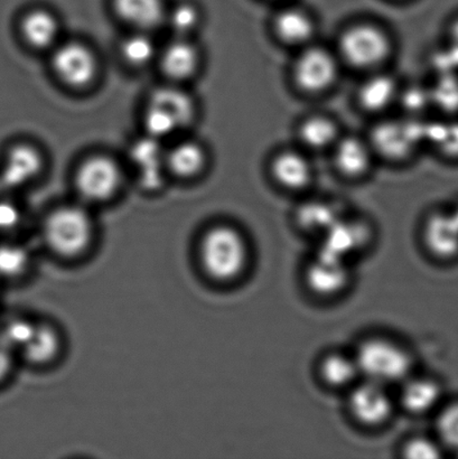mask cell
Instances as JSON below:
<instances>
[{
    "label": "cell",
    "instance_id": "obj_9",
    "mask_svg": "<svg viewBox=\"0 0 458 459\" xmlns=\"http://www.w3.org/2000/svg\"><path fill=\"white\" fill-rule=\"evenodd\" d=\"M52 66L58 79L67 87L83 89L96 79L98 62L87 45L66 42L54 48Z\"/></svg>",
    "mask_w": 458,
    "mask_h": 459
},
{
    "label": "cell",
    "instance_id": "obj_23",
    "mask_svg": "<svg viewBox=\"0 0 458 459\" xmlns=\"http://www.w3.org/2000/svg\"><path fill=\"white\" fill-rule=\"evenodd\" d=\"M441 399V388L428 377H407L402 382L399 402L412 415H424L433 411Z\"/></svg>",
    "mask_w": 458,
    "mask_h": 459
},
{
    "label": "cell",
    "instance_id": "obj_21",
    "mask_svg": "<svg viewBox=\"0 0 458 459\" xmlns=\"http://www.w3.org/2000/svg\"><path fill=\"white\" fill-rule=\"evenodd\" d=\"M117 15L136 30L150 31L164 24L163 0H112Z\"/></svg>",
    "mask_w": 458,
    "mask_h": 459
},
{
    "label": "cell",
    "instance_id": "obj_7",
    "mask_svg": "<svg viewBox=\"0 0 458 459\" xmlns=\"http://www.w3.org/2000/svg\"><path fill=\"white\" fill-rule=\"evenodd\" d=\"M123 174L110 157L96 155L82 161L75 173L76 191L93 204L110 200L119 191Z\"/></svg>",
    "mask_w": 458,
    "mask_h": 459
},
{
    "label": "cell",
    "instance_id": "obj_29",
    "mask_svg": "<svg viewBox=\"0 0 458 459\" xmlns=\"http://www.w3.org/2000/svg\"><path fill=\"white\" fill-rule=\"evenodd\" d=\"M120 53L127 65L136 67L150 65L159 54L154 40L143 30L127 36L121 43Z\"/></svg>",
    "mask_w": 458,
    "mask_h": 459
},
{
    "label": "cell",
    "instance_id": "obj_13",
    "mask_svg": "<svg viewBox=\"0 0 458 459\" xmlns=\"http://www.w3.org/2000/svg\"><path fill=\"white\" fill-rule=\"evenodd\" d=\"M331 152L335 169L352 181L366 178L374 166L376 154L369 139L342 134Z\"/></svg>",
    "mask_w": 458,
    "mask_h": 459
},
{
    "label": "cell",
    "instance_id": "obj_19",
    "mask_svg": "<svg viewBox=\"0 0 458 459\" xmlns=\"http://www.w3.org/2000/svg\"><path fill=\"white\" fill-rule=\"evenodd\" d=\"M424 242L438 258L448 259L458 254V223L454 215L434 213L426 220Z\"/></svg>",
    "mask_w": 458,
    "mask_h": 459
},
{
    "label": "cell",
    "instance_id": "obj_41",
    "mask_svg": "<svg viewBox=\"0 0 458 459\" xmlns=\"http://www.w3.org/2000/svg\"><path fill=\"white\" fill-rule=\"evenodd\" d=\"M2 191H3V190H2V187H0V192H2Z\"/></svg>",
    "mask_w": 458,
    "mask_h": 459
},
{
    "label": "cell",
    "instance_id": "obj_32",
    "mask_svg": "<svg viewBox=\"0 0 458 459\" xmlns=\"http://www.w3.org/2000/svg\"><path fill=\"white\" fill-rule=\"evenodd\" d=\"M426 141L433 143L443 155L458 159V123L426 125Z\"/></svg>",
    "mask_w": 458,
    "mask_h": 459
},
{
    "label": "cell",
    "instance_id": "obj_30",
    "mask_svg": "<svg viewBox=\"0 0 458 459\" xmlns=\"http://www.w3.org/2000/svg\"><path fill=\"white\" fill-rule=\"evenodd\" d=\"M200 22V12L194 4L182 3L166 12L164 24L169 25L175 38L190 39Z\"/></svg>",
    "mask_w": 458,
    "mask_h": 459
},
{
    "label": "cell",
    "instance_id": "obj_39",
    "mask_svg": "<svg viewBox=\"0 0 458 459\" xmlns=\"http://www.w3.org/2000/svg\"><path fill=\"white\" fill-rule=\"evenodd\" d=\"M448 38H450L448 44H450L452 48H454L458 52V17L452 22L450 36H448Z\"/></svg>",
    "mask_w": 458,
    "mask_h": 459
},
{
    "label": "cell",
    "instance_id": "obj_33",
    "mask_svg": "<svg viewBox=\"0 0 458 459\" xmlns=\"http://www.w3.org/2000/svg\"><path fill=\"white\" fill-rule=\"evenodd\" d=\"M27 254L22 247L13 245L0 246V276H16L27 265Z\"/></svg>",
    "mask_w": 458,
    "mask_h": 459
},
{
    "label": "cell",
    "instance_id": "obj_27",
    "mask_svg": "<svg viewBox=\"0 0 458 459\" xmlns=\"http://www.w3.org/2000/svg\"><path fill=\"white\" fill-rule=\"evenodd\" d=\"M343 215L333 202L322 199L304 202L298 209L296 220L300 229L309 233L324 234Z\"/></svg>",
    "mask_w": 458,
    "mask_h": 459
},
{
    "label": "cell",
    "instance_id": "obj_11",
    "mask_svg": "<svg viewBox=\"0 0 458 459\" xmlns=\"http://www.w3.org/2000/svg\"><path fill=\"white\" fill-rule=\"evenodd\" d=\"M129 157L143 190L156 191L163 186L169 170L160 141L145 134L130 147Z\"/></svg>",
    "mask_w": 458,
    "mask_h": 459
},
{
    "label": "cell",
    "instance_id": "obj_3",
    "mask_svg": "<svg viewBox=\"0 0 458 459\" xmlns=\"http://www.w3.org/2000/svg\"><path fill=\"white\" fill-rule=\"evenodd\" d=\"M354 357L362 379L387 386L402 384L414 368V359L410 351L387 337H370L362 341Z\"/></svg>",
    "mask_w": 458,
    "mask_h": 459
},
{
    "label": "cell",
    "instance_id": "obj_6",
    "mask_svg": "<svg viewBox=\"0 0 458 459\" xmlns=\"http://www.w3.org/2000/svg\"><path fill=\"white\" fill-rule=\"evenodd\" d=\"M367 139L376 156L393 161L405 160L426 141V125L415 120H383L372 129Z\"/></svg>",
    "mask_w": 458,
    "mask_h": 459
},
{
    "label": "cell",
    "instance_id": "obj_12",
    "mask_svg": "<svg viewBox=\"0 0 458 459\" xmlns=\"http://www.w3.org/2000/svg\"><path fill=\"white\" fill-rule=\"evenodd\" d=\"M322 238L321 252L349 261L350 256L359 254L370 245L374 234L370 224L366 221L342 217Z\"/></svg>",
    "mask_w": 458,
    "mask_h": 459
},
{
    "label": "cell",
    "instance_id": "obj_14",
    "mask_svg": "<svg viewBox=\"0 0 458 459\" xmlns=\"http://www.w3.org/2000/svg\"><path fill=\"white\" fill-rule=\"evenodd\" d=\"M269 174L278 186L289 192H302L312 186L314 169L303 151L282 150L272 156Z\"/></svg>",
    "mask_w": 458,
    "mask_h": 459
},
{
    "label": "cell",
    "instance_id": "obj_26",
    "mask_svg": "<svg viewBox=\"0 0 458 459\" xmlns=\"http://www.w3.org/2000/svg\"><path fill=\"white\" fill-rule=\"evenodd\" d=\"M169 173L181 178L197 177L206 166L204 148L193 141H183L166 151Z\"/></svg>",
    "mask_w": 458,
    "mask_h": 459
},
{
    "label": "cell",
    "instance_id": "obj_8",
    "mask_svg": "<svg viewBox=\"0 0 458 459\" xmlns=\"http://www.w3.org/2000/svg\"><path fill=\"white\" fill-rule=\"evenodd\" d=\"M349 409L361 425L379 427L390 420L394 411V400L387 385L362 379L351 388Z\"/></svg>",
    "mask_w": 458,
    "mask_h": 459
},
{
    "label": "cell",
    "instance_id": "obj_34",
    "mask_svg": "<svg viewBox=\"0 0 458 459\" xmlns=\"http://www.w3.org/2000/svg\"><path fill=\"white\" fill-rule=\"evenodd\" d=\"M437 431L443 444L458 449V403L444 409L438 417Z\"/></svg>",
    "mask_w": 458,
    "mask_h": 459
},
{
    "label": "cell",
    "instance_id": "obj_20",
    "mask_svg": "<svg viewBox=\"0 0 458 459\" xmlns=\"http://www.w3.org/2000/svg\"><path fill=\"white\" fill-rule=\"evenodd\" d=\"M148 106L168 116L179 130L192 124L195 117V105L192 98L177 85H165L154 90L147 102Z\"/></svg>",
    "mask_w": 458,
    "mask_h": 459
},
{
    "label": "cell",
    "instance_id": "obj_36",
    "mask_svg": "<svg viewBox=\"0 0 458 459\" xmlns=\"http://www.w3.org/2000/svg\"><path fill=\"white\" fill-rule=\"evenodd\" d=\"M402 456L411 459H432L441 456L437 444L425 437H414L403 445Z\"/></svg>",
    "mask_w": 458,
    "mask_h": 459
},
{
    "label": "cell",
    "instance_id": "obj_24",
    "mask_svg": "<svg viewBox=\"0 0 458 459\" xmlns=\"http://www.w3.org/2000/svg\"><path fill=\"white\" fill-rule=\"evenodd\" d=\"M21 31L30 48H54L60 35V25L52 13L45 9H34L22 18Z\"/></svg>",
    "mask_w": 458,
    "mask_h": 459
},
{
    "label": "cell",
    "instance_id": "obj_16",
    "mask_svg": "<svg viewBox=\"0 0 458 459\" xmlns=\"http://www.w3.org/2000/svg\"><path fill=\"white\" fill-rule=\"evenodd\" d=\"M43 168V159L35 147L20 143L9 151L0 170L2 190H15L34 181Z\"/></svg>",
    "mask_w": 458,
    "mask_h": 459
},
{
    "label": "cell",
    "instance_id": "obj_15",
    "mask_svg": "<svg viewBox=\"0 0 458 459\" xmlns=\"http://www.w3.org/2000/svg\"><path fill=\"white\" fill-rule=\"evenodd\" d=\"M272 30L281 44L300 49L315 42L317 24L307 9L286 6L272 17Z\"/></svg>",
    "mask_w": 458,
    "mask_h": 459
},
{
    "label": "cell",
    "instance_id": "obj_5",
    "mask_svg": "<svg viewBox=\"0 0 458 459\" xmlns=\"http://www.w3.org/2000/svg\"><path fill=\"white\" fill-rule=\"evenodd\" d=\"M341 66L335 51L314 42L298 49L291 65V80L298 91L309 96L326 93L338 83Z\"/></svg>",
    "mask_w": 458,
    "mask_h": 459
},
{
    "label": "cell",
    "instance_id": "obj_40",
    "mask_svg": "<svg viewBox=\"0 0 458 459\" xmlns=\"http://www.w3.org/2000/svg\"><path fill=\"white\" fill-rule=\"evenodd\" d=\"M452 214L454 215V218H455V220H456V221L458 223V209L455 211L454 213H452Z\"/></svg>",
    "mask_w": 458,
    "mask_h": 459
},
{
    "label": "cell",
    "instance_id": "obj_10",
    "mask_svg": "<svg viewBox=\"0 0 458 459\" xmlns=\"http://www.w3.org/2000/svg\"><path fill=\"white\" fill-rule=\"evenodd\" d=\"M305 279L314 294L330 299L347 290L351 272L348 261L318 251L307 264Z\"/></svg>",
    "mask_w": 458,
    "mask_h": 459
},
{
    "label": "cell",
    "instance_id": "obj_1",
    "mask_svg": "<svg viewBox=\"0 0 458 459\" xmlns=\"http://www.w3.org/2000/svg\"><path fill=\"white\" fill-rule=\"evenodd\" d=\"M200 261L210 278L219 282L236 281L249 264L248 241L230 224L210 228L201 238Z\"/></svg>",
    "mask_w": 458,
    "mask_h": 459
},
{
    "label": "cell",
    "instance_id": "obj_31",
    "mask_svg": "<svg viewBox=\"0 0 458 459\" xmlns=\"http://www.w3.org/2000/svg\"><path fill=\"white\" fill-rule=\"evenodd\" d=\"M430 105L436 106L446 114L458 111V75L457 74H439L436 83L429 89Z\"/></svg>",
    "mask_w": 458,
    "mask_h": 459
},
{
    "label": "cell",
    "instance_id": "obj_18",
    "mask_svg": "<svg viewBox=\"0 0 458 459\" xmlns=\"http://www.w3.org/2000/svg\"><path fill=\"white\" fill-rule=\"evenodd\" d=\"M161 70L174 82L191 79L199 69L200 53L188 39L175 38L160 56Z\"/></svg>",
    "mask_w": 458,
    "mask_h": 459
},
{
    "label": "cell",
    "instance_id": "obj_35",
    "mask_svg": "<svg viewBox=\"0 0 458 459\" xmlns=\"http://www.w3.org/2000/svg\"><path fill=\"white\" fill-rule=\"evenodd\" d=\"M35 325L36 324L25 321V319H13L4 327L3 336L0 339L12 350H22L33 334Z\"/></svg>",
    "mask_w": 458,
    "mask_h": 459
},
{
    "label": "cell",
    "instance_id": "obj_38",
    "mask_svg": "<svg viewBox=\"0 0 458 459\" xmlns=\"http://www.w3.org/2000/svg\"><path fill=\"white\" fill-rule=\"evenodd\" d=\"M13 368V350L0 339V382L6 379Z\"/></svg>",
    "mask_w": 458,
    "mask_h": 459
},
{
    "label": "cell",
    "instance_id": "obj_28",
    "mask_svg": "<svg viewBox=\"0 0 458 459\" xmlns=\"http://www.w3.org/2000/svg\"><path fill=\"white\" fill-rule=\"evenodd\" d=\"M60 346L61 340L56 328L48 324H36L33 334L21 352L27 361L44 364L56 357Z\"/></svg>",
    "mask_w": 458,
    "mask_h": 459
},
{
    "label": "cell",
    "instance_id": "obj_17",
    "mask_svg": "<svg viewBox=\"0 0 458 459\" xmlns=\"http://www.w3.org/2000/svg\"><path fill=\"white\" fill-rule=\"evenodd\" d=\"M401 85L393 75L381 70L369 72L357 91V101L363 111L384 114L398 102Z\"/></svg>",
    "mask_w": 458,
    "mask_h": 459
},
{
    "label": "cell",
    "instance_id": "obj_37",
    "mask_svg": "<svg viewBox=\"0 0 458 459\" xmlns=\"http://www.w3.org/2000/svg\"><path fill=\"white\" fill-rule=\"evenodd\" d=\"M21 221L20 209L7 201H0V230L7 231L18 226Z\"/></svg>",
    "mask_w": 458,
    "mask_h": 459
},
{
    "label": "cell",
    "instance_id": "obj_25",
    "mask_svg": "<svg viewBox=\"0 0 458 459\" xmlns=\"http://www.w3.org/2000/svg\"><path fill=\"white\" fill-rule=\"evenodd\" d=\"M318 373L324 384L334 389L352 388L362 377L354 354L342 352L326 354L321 359Z\"/></svg>",
    "mask_w": 458,
    "mask_h": 459
},
{
    "label": "cell",
    "instance_id": "obj_2",
    "mask_svg": "<svg viewBox=\"0 0 458 459\" xmlns=\"http://www.w3.org/2000/svg\"><path fill=\"white\" fill-rule=\"evenodd\" d=\"M392 35L374 22H356L341 31L336 54L342 65L369 72L381 70L393 54Z\"/></svg>",
    "mask_w": 458,
    "mask_h": 459
},
{
    "label": "cell",
    "instance_id": "obj_4",
    "mask_svg": "<svg viewBox=\"0 0 458 459\" xmlns=\"http://www.w3.org/2000/svg\"><path fill=\"white\" fill-rule=\"evenodd\" d=\"M44 238L54 254L74 258L82 255L92 241V219L81 206H61L45 220Z\"/></svg>",
    "mask_w": 458,
    "mask_h": 459
},
{
    "label": "cell",
    "instance_id": "obj_22",
    "mask_svg": "<svg viewBox=\"0 0 458 459\" xmlns=\"http://www.w3.org/2000/svg\"><path fill=\"white\" fill-rule=\"evenodd\" d=\"M341 136L342 134L336 121L322 114L307 116L298 127L300 145L311 152H331Z\"/></svg>",
    "mask_w": 458,
    "mask_h": 459
}]
</instances>
